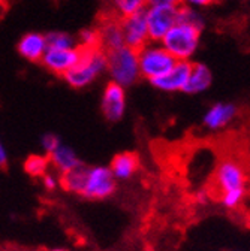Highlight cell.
Returning <instances> with one entry per match:
<instances>
[{"label":"cell","mask_w":250,"mask_h":251,"mask_svg":"<svg viewBox=\"0 0 250 251\" xmlns=\"http://www.w3.org/2000/svg\"><path fill=\"white\" fill-rule=\"evenodd\" d=\"M177 21L178 23H184V24L195 25V27H198L201 30L205 28V18H204V15L198 9H194V8H189V6L180 5Z\"/></svg>","instance_id":"44dd1931"},{"label":"cell","mask_w":250,"mask_h":251,"mask_svg":"<svg viewBox=\"0 0 250 251\" xmlns=\"http://www.w3.org/2000/svg\"><path fill=\"white\" fill-rule=\"evenodd\" d=\"M108 58L107 52L101 48L83 50L77 65L63 75L65 82L77 90L91 85L99 76L107 74Z\"/></svg>","instance_id":"7a4b0ae2"},{"label":"cell","mask_w":250,"mask_h":251,"mask_svg":"<svg viewBox=\"0 0 250 251\" xmlns=\"http://www.w3.org/2000/svg\"><path fill=\"white\" fill-rule=\"evenodd\" d=\"M211 84H213L211 69L207 65H204V63L192 61V71H191L189 79H187V84L183 93L196 96V94L207 91L211 87Z\"/></svg>","instance_id":"2e32d148"},{"label":"cell","mask_w":250,"mask_h":251,"mask_svg":"<svg viewBox=\"0 0 250 251\" xmlns=\"http://www.w3.org/2000/svg\"><path fill=\"white\" fill-rule=\"evenodd\" d=\"M126 88L115 82H108L101 96V112L110 123H118L126 114Z\"/></svg>","instance_id":"ba28073f"},{"label":"cell","mask_w":250,"mask_h":251,"mask_svg":"<svg viewBox=\"0 0 250 251\" xmlns=\"http://www.w3.org/2000/svg\"><path fill=\"white\" fill-rule=\"evenodd\" d=\"M217 2H219V0H181V5L199 11L202 8H208L211 5H216Z\"/></svg>","instance_id":"d4e9b609"},{"label":"cell","mask_w":250,"mask_h":251,"mask_svg":"<svg viewBox=\"0 0 250 251\" xmlns=\"http://www.w3.org/2000/svg\"><path fill=\"white\" fill-rule=\"evenodd\" d=\"M41 182L47 192H54L60 187V176L54 172H45L41 176Z\"/></svg>","instance_id":"cb8c5ba5"},{"label":"cell","mask_w":250,"mask_h":251,"mask_svg":"<svg viewBox=\"0 0 250 251\" xmlns=\"http://www.w3.org/2000/svg\"><path fill=\"white\" fill-rule=\"evenodd\" d=\"M148 3L154 5H171V6H180L181 0H148Z\"/></svg>","instance_id":"4316f807"},{"label":"cell","mask_w":250,"mask_h":251,"mask_svg":"<svg viewBox=\"0 0 250 251\" xmlns=\"http://www.w3.org/2000/svg\"><path fill=\"white\" fill-rule=\"evenodd\" d=\"M120 24H121V30H123L124 45L126 47L138 51L150 42L148 25H147L144 11L120 20Z\"/></svg>","instance_id":"9c48e42d"},{"label":"cell","mask_w":250,"mask_h":251,"mask_svg":"<svg viewBox=\"0 0 250 251\" xmlns=\"http://www.w3.org/2000/svg\"><path fill=\"white\" fill-rule=\"evenodd\" d=\"M81 48L74 50H60V48H47L41 65L51 74L63 76L66 72H69L80 60Z\"/></svg>","instance_id":"30bf717a"},{"label":"cell","mask_w":250,"mask_h":251,"mask_svg":"<svg viewBox=\"0 0 250 251\" xmlns=\"http://www.w3.org/2000/svg\"><path fill=\"white\" fill-rule=\"evenodd\" d=\"M138 63L141 78L148 82L165 75L177 60L162 47L161 42H148L141 50H138Z\"/></svg>","instance_id":"5b68a950"},{"label":"cell","mask_w":250,"mask_h":251,"mask_svg":"<svg viewBox=\"0 0 250 251\" xmlns=\"http://www.w3.org/2000/svg\"><path fill=\"white\" fill-rule=\"evenodd\" d=\"M202 31L195 25L177 21L161 44L177 61H192L198 52Z\"/></svg>","instance_id":"3957f363"},{"label":"cell","mask_w":250,"mask_h":251,"mask_svg":"<svg viewBox=\"0 0 250 251\" xmlns=\"http://www.w3.org/2000/svg\"><path fill=\"white\" fill-rule=\"evenodd\" d=\"M47 48V38L44 33H39V31H28V33L21 36V39L17 44L18 54L24 60L32 63H41Z\"/></svg>","instance_id":"4fadbf2b"},{"label":"cell","mask_w":250,"mask_h":251,"mask_svg":"<svg viewBox=\"0 0 250 251\" xmlns=\"http://www.w3.org/2000/svg\"><path fill=\"white\" fill-rule=\"evenodd\" d=\"M78 47L83 50H91V48H99V31L98 27H87L80 31L77 36Z\"/></svg>","instance_id":"7402d4cb"},{"label":"cell","mask_w":250,"mask_h":251,"mask_svg":"<svg viewBox=\"0 0 250 251\" xmlns=\"http://www.w3.org/2000/svg\"><path fill=\"white\" fill-rule=\"evenodd\" d=\"M117 179L110 166L80 165L68 174L60 175V187L66 192L87 201H104L111 198L117 190Z\"/></svg>","instance_id":"6da1fadb"},{"label":"cell","mask_w":250,"mask_h":251,"mask_svg":"<svg viewBox=\"0 0 250 251\" xmlns=\"http://www.w3.org/2000/svg\"><path fill=\"white\" fill-rule=\"evenodd\" d=\"M192 71V61H177L175 65L161 78L150 84L162 93H183Z\"/></svg>","instance_id":"8fae6325"},{"label":"cell","mask_w":250,"mask_h":251,"mask_svg":"<svg viewBox=\"0 0 250 251\" xmlns=\"http://www.w3.org/2000/svg\"><path fill=\"white\" fill-rule=\"evenodd\" d=\"M48 48H60V50H74L78 48L77 38L63 30H53L45 33Z\"/></svg>","instance_id":"d6986e66"},{"label":"cell","mask_w":250,"mask_h":251,"mask_svg":"<svg viewBox=\"0 0 250 251\" xmlns=\"http://www.w3.org/2000/svg\"><path fill=\"white\" fill-rule=\"evenodd\" d=\"M238 115V106L231 102H217L213 103L204 114L202 117V124L204 127L217 132L222 130L237 118Z\"/></svg>","instance_id":"7c38bea8"},{"label":"cell","mask_w":250,"mask_h":251,"mask_svg":"<svg viewBox=\"0 0 250 251\" xmlns=\"http://www.w3.org/2000/svg\"><path fill=\"white\" fill-rule=\"evenodd\" d=\"M99 48L105 52H111L114 50H118L124 47V38H123V30L120 20L114 17H107L101 21L99 27Z\"/></svg>","instance_id":"5bb4252c"},{"label":"cell","mask_w":250,"mask_h":251,"mask_svg":"<svg viewBox=\"0 0 250 251\" xmlns=\"http://www.w3.org/2000/svg\"><path fill=\"white\" fill-rule=\"evenodd\" d=\"M50 160L48 155H41V154H33L27 157V160L24 162V169L28 175L41 178L45 172H48Z\"/></svg>","instance_id":"ffe728a7"},{"label":"cell","mask_w":250,"mask_h":251,"mask_svg":"<svg viewBox=\"0 0 250 251\" xmlns=\"http://www.w3.org/2000/svg\"><path fill=\"white\" fill-rule=\"evenodd\" d=\"M50 251H69V250H65V248H51Z\"/></svg>","instance_id":"83f0119b"},{"label":"cell","mask_w":250,"mask_h":251,"mask_svg":"<svg viewBox=\"0 0 250 251\" xmlns=\"http://www.w3.org/2000/svg\"><path fill=\"white\" fill-rule=\"evenodd\" d=\"M9 163V152L8 148L5 147L3 141L0 139V168H6Z\"/></svg>","instance_id":"484cf974"},{"label":"cell","mask_w":250,"mask_h":251,"mask_svg":"<svg viewBox=\"0 0 250 251\" xmlns=\"http://www.w3.org/2000/svg\"><path fill=\"white\" fill-rule=\"evenodd\" d=\"M178 8L171 5L148 3L145 8V20L148 25V36L151 42H161L164 36L174 27L178 18Z\"/></svg>","instance_id":"52a82bcc"},{"label":"cell","mask_w":250,"mask_h":251,"mask_svg":"<svg viewBox=\"0 0 250 251\" xmlns=\"http://www.w3.org/2000/svg\"><path fill=\"white\" fill-rule=\"evenodd\" d=\"M107 2L111 11V17L117 20L142 12L148 5V0H107Z\"/></svg>","instance_id":"ac0fdd59"},{"label":"cell","mask_w":250,"mask_h":251,"mask_svg":"<svg viewBox=\"0 0 250 251\" xmlns=\"http://www.w3.org/2000/svg\"><path fill=\"white\" fill-rule=\"evenodd\" d=\"M48 160H50V166L54 168V171L60 175L68 174L72 169L78 168L80 165H83L81 159L78 152L68 144L61 142L50 155H48Z\"/></svg>","instance_id":"9a60e30c"},{"label":"cell","mask_w":250,"mask_h":251,"mask_svg":"<svg viewBox=\"0 0 250 251\" xmlns=\"http://www.w3.org/2000/svg\"><path fill=\"white\" fill-rule=\"evenodd\" d=\"M110 169L117 181H128L138 172L139 159L135 152H131V151L118 152L111 160Z\"/></svg>","instance_id":"e0dca14e"},{"label":"cell","mask_w":250,"mask_h":251,"mask_svg":"<svg viewBox=\"0 0 250 251\" xmlns=\"http://www.w3.org/2000/svg\"><path fill=\"white\" fill-rule=\"evenodd\" d=\"M39 144H41V148L44 151L45 155H50L60 144H61V139L58 135L53 133V132H47L41 136L39 139Z\"/></svg>","instance_id":"603a6c76"},{"label":"cell","mask_w":250,"mask_h":251,"mask_svg":"<svg viewBox=\"0 0 250 251\" xmlns=\"http://www.w3.org/2000/svg\"><path fill=\"white\" fill-rule=\"evenodd\" d=\"M108 65L107 74L110 75L111 82L129 88L141 79L138 51L129 47H121L111 52H107Z\"/></svg>","instance_id":"277c9868"},{"label":"cell","mask_w":250,"mask_h":251,"mask_svg":"<svg viewBox=\"0 0 250 251\" xmlns=\"http://www.w3.org/2000/svg\"><path fill=\"white\" fill-rule=\"evenodd\" d=\"M214 192L217 198L228 193H244L247 185V175L243 165L232 157H226L217 163L213 176Z\"/></svg>","instance_id":"8992f818"}]
</instances>
